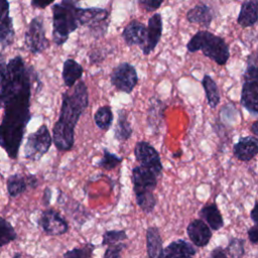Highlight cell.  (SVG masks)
Returning a JSON list of instances; mask_svg holds the SVG:
<instances>
[{
    "label": "cell",
    "instance_id": "obj_35",
    "mask_svg": "<svg viewBox=\"0 0 258 258\" xmlns=\"http://www.w3.org/2000/svg\"><path fill=\"white\" fill-rule=\"evenodd\" d=\"M139 5L147 12L156 11L164 0H137Z\"/></svg>",
    "mask_w": 258,
    "mask_h": 258
},
{
    "label": "cell",
    "instance_id": "obj_24",
    "mask_svg": "<svg viewBox=\"0 0 258 258\" xmlns=\"http://www.w3.org/2000/svg\"><path fill=\"white\" fill-rule=\"evenodd\" d=\"M133 130L128 120V112L125 109L117 111V122L114 128V137L119 142H125L132 136Z\"/></svg>",
    "mask_w": 258,
    "mask_h": 258
},
{
    "label": "cell",
    "instance_id": "obj_33",
    "mask_svg": "<svg viewBox=\"0 0 258 258\" xmlns=\"http://www.w3.org/2000/svg\"><path fill=\"white\" fill-rule=\"evenodd\" d=\"M128 239L127 233L125 230H109L105 231L102 236V243L103 246H108L110 244H115L119 242H123Z\"/></svg>",
    "mask_w": 258,
    "mask_h": 258
},
{
    "label": "cell",
    "instance_id": "obj_1",
    "mask_svg": "<svg viewBox=\"0 0 258 258\" xmlns=\"http://www.w3.org/2000/svg\"><path fill=\"white\" fill-rule=\"evenodd\" d=\"M34 81H39L38 75L32 66H26L22 56L16 55L6 62L0 89V109H4L0 123V147L11 159L18 157L26 127L31 119L30 99Z\"/></svg>",
    "mask_w": 258,
    "mask_h": 258
},
{
    "label": "cell",
    "instance_id": "obj_40",
    "mask_svg": "<svg viewBox=\"0 0 258 258\" xmlns=\"http://www.w3.org/2000/svg\"><path fill=\"white\" fill-rule=\"evenodd\" d=\"M51 197H52V191H51V188L46 186L43 190V195H42V204L45 206V207H48L49 204H50V201H51Z\"/></svg>",
    "mask_w": 258,
    "mask_h": 258
},
{
    "label": "cell",
    "instance_id": "obj_4",
    "mask_svg": "<svg viewBox=\"0 0 258 258\" xmlns=\"http://www.w3.org/2000/svg\"><path fill=\"white\" fill-rule=\"evenodd\" d=\"M189 52L202 50L203 54L219 66L227 63L230 57L229 45L225 39L208 30H200L186 43Z\"/></svg>",
    "mask_w": 258,
    "mask_h": 258
},
{
    "label": "cell",
    "instance_id": "obj_12",
    "mask_svg": "<svg viewBox=\"0 0 258 258\" xmlns=\"http://www.w3.org/2000/svg\"><path fill=\"white\" fill-rule=\"evenodd\" d=\"M37 223L42 231L49 236H60L69 231L68 221L53 208H46L43 210Z\"/></svg>",
    "mask_w": 258,
    "mask_h": 258
},
{
    "label": "cell",
    "instance_id": "obj_38",
    "mask_svg": "<svg viewBox=\"0 0 258 258\" xmlns=\"http://www.w3.org/2000/svg\"><path fill=\"white\" fill-rule=\"evenodd\" d=\"M10 4L8 0H0V21L9 15Z\"/></svg>",
    "mask_w": 258,
    "mask_h": 258
},
{
    "label": "cell",
    "instance_id": "obj_13",
    "mask_svg": "<svg viewBox=\"0 0 258 258\" xmlns=\"http://www.w3.org/2000/svg\"><path fill=\"white\" fill-rule=\"evenodd\" d=\"M162 35V18L159 13H154L148 20L146 27V40L141 48L144 55L150 54L155 49Z\"/></svg>",
    "mask_w": 258,
    "mask_h": 258
},
{
    "label": "cell",
    "instance_id": "obj_28",
    "mask_svg": "<svg viewBox=\"0 0 258 258\" xmlns=\"http://www.w3.org/2000/svg\"><path fill=\"white\" fill-rule=\"evenodd\" d=\"M94 121L96 126L103 130L108 131L113 124V112L110 106H101L94 114Z\"/></svg>",
    "mask_w": 258,
    "mask_h": 258
},
{
    "label": "cell",
    "instance_id": "obj_18",
    "mask_svg": "<svg viewBox=\"0 0 258 258\" xmlns=\"http://www.w3.org/2000/svg\"><path fill=\"white\" fill-rule=\"evenodd\" d=\"M197 254V250L192 243L187 242L184 239H178L168 244L162 251L161 258H189Z\"/></svg>",
    "mask_w": 258,
    "mask_h": 258
},
{
    "label": "cell",
    "instance_id": "obj_25",
    "mask_svg": "<svg viewBox=\"0 0 258 258\" xmlns=\"http://www.w3.org/2000/svg\"><path fill=\"white\" fill-rule=\"evenodd\" d=\"M202 86L204 88L206 99L210 108H217L221 102V95L216 81H214L210 75H204L202 79Z\"/></svg>",
    "mask_w": 258,
    "mask_h": 258
},
{
    "label": "cell",
    "instance_id": "obj_43",
    "mask_svg": "<svg viewBox=\"0 0 258 258\" xmlns=\"http://www.w3.org/2000/svg\"><path fill=\"white\" fill-rule=\"evenodd\" d=\"M250 218L255 225H258V209H257V202H255L253 209L250 212Z\"/></svg>",
    "mask_w": 258,
    "mask_h": 258
},
{
    "label": "cell",
    "instance_id": "obj_34",
    "mask_svg": "<svg viewBox=\"0 0 258 258\" xmlns=\"http://www.w3.org/2000/svg\"><path fill=\"white\" fill-rule=\"evenodd\" d=\"M127 248V244L123 242L110 244L104 252V258H119L121 257L122 252Z\"/></svg>",
    "mask_w": 258,
    "mask_h": 258
},
{
    "label": "cell",
    "instance_id": "obj_37",
    "mask_svg": "<svg viewBox=\"0 0 258 258\" xmlns=\"http://www.w3.org/2000/svg\"><path fill=\"white\" fill-rule=\"evenodd\" d=\"M210 257H212V258H227L228 256H227L225 248L222 246H218V247H215L211 251Z\"/></svg>",
    "mask_w": 258,
    "mask_h": 258
},
{
    "label": "cell",
    "instance_id": "obj_3",
    "mask_svg": "<svg viewBox=\"0 0 258 258\" xmlns=\"http://www.w3.org/2000/svg\"><path fill=\"white\" fill-rule=\"evenodd\" d=\"M79 0H61L52 5V40L57 46H61L72 32L80 26L78 21Z\"/></svg>",
    "mask_w": 258,
    "mask_h": 258
},
{
    "label": "cell",
    "instance_id": "obj_44",
    "mask_svg": "<svg viewBox=\"0 0 258 258\" xmlns=\"http://www.w3.org/2000/svg\"><path fill=\"white\" fill-rule=\"evenodd\" d=\"M257 125H258V121L255 120L250 126V131L253 133V136H255V137L258 136V127H257Z\"/></svg>",
    "mask_w": 258,
    "mask_h": 258
},
{
    "label": "cell",
    "instance_id": "obj_7",
    "mask_svg": "<svg viewBox=\"0 0 258 258\" xmlns=\"http://www.w3.org/2000/svg\"><path fill=\"white\" fill-rule=\"evenodd\" d=\"M52 144V137L45 124L27 136L23 153L24 157L30 161H38L45 155Z\"/></svg>",
    "mask_w": 258,
    "mask_h": 258
},
{
    "label": "cell",
    "instance_id": "obj_22",
    "mask_svg": "<svg viewBox=\"0 0 258 258\" xmlns=\"http://www.w3.org/2000/svg\"><path fill=\"white\" fill-rule=\"evenodd\" d=\"M84 68L74 58H68L63 61L61 78L67 88H72L79 80L82 79Z\"/></svg>",
    "mask_w": 258,
    "mask_h": 258
},
{
    "label": "cell",
    "instance_id": "obj_10",
    "mask_svg": "<svg viewBox=\"0 0 258 258\" xmlns=\"http://www.w3.org/2000/svg\"><path fill=\"white\" fill-rule=\"evenodd\" d=\"M24 43L32 54H39L49 46L41 16H36L29 22L24 35Z\"/></svg>",
    "mask_w": 258,
    "mask_h": 258
},
{
    "label": "cell",
    "instance_id": "obj_31",
    "mask_svg": "<svg viewBox=\"0 0 258 258\" xmlns=\"http://www.w3.org/2000/svg\"><path fill=\"white\" fill-rule=\"evenodd\" d=\"M227 256L231 258H242L245 255V240L232 237L225 248Z\"/></svg>",
    "mask_w": 258,
    "mask_h": 258
},
{
    "label": "cell",
    "instance_id": "obj_36",
    "mask_svg": "<svg viewBox=\"0 0 258 258\" xmlns=\"http://www.w3.org/2000/svg\"><path fill=\"white\" fill-rule=\"evenodd\" d=\"M247 235L250 243L252 245H257L258 244V225H253L247 230Z\"/></svg>",
    "mask_w": 258,
    "mask_h": 258
},
{
    "label": "cell",
    "instance_id": "obj_39",
    "mask_svg": "<svg viewBox=\"0 0 258 258\" xmlns=\"http://www.w3.org/2000/svg\"><path fill=\"white\" fill-rule=\"evenodd\" d=\"M55 0H31V5L34 8H40L43 9L45 7H47L48 5L52 4Z\"/></svg>",
    "mask_w": 258,
    "mask_h": 258
},
{
    "label": "cell",
    "instance_id": "obj_29",
    "mask_svg": "<svg viewBox=\"0 0 258 258\" xmlns=\"http://www.w3.org/2000/svg\"><path fill=\"white\" fill-rule=\"evenodd\" d=\"M102 151H103V155L99 159V161L95 164L96 167L101 168L103 170L110 171L122 163L123 158L121 156H118L117 154L112 153L105 147L102 149Z\"/></svg>",
    "mask_w": 258,
    "mask_h": 258
},
{
    "label": "cell",
    "instance_id": "obj_16",
    "mask_svg": "<svg viewBox=\"0 0 258 258\" xmlns=\"http://www.w3.org/2000/svg\"><path fill=\"white\" fill-rule=\"evenodd\" d=\"M121 36L128 46L138 45L142 48L146 40V26L138 20H131L123 29Z\"/></svg>",
    "mask_w": 258,
    "mask_h": 258
},
{
    "label": "cell",
    "instance_id": "obj_30",
    "mask_svg": "<svg viewBox=\"0 0 258 258\" xmlns=\"http://www.w3.org/2000/svg\"><path fill=\"white\" fill-rule=\"evenodd\" d=\"M17 239L14 227L5 218L0 217V248L4 247Z\"/></svg>",
    "mask_w": 258,
    "mask_h": 258
},
{
    "label": "cell",
    "instance_id": "obj_8",
    "mask_svg": "<svg viewBox=\"0 0 258 258\" xmlns=\"http://www.w3.org/2000/svg\"><path fill=\"white\" fill-rule=\"evenodd\" d=\"M79 25L87 26L95 37H102L106 34L109 25V12L104 8L78 7Z\"/></svg>",
    "mask_w": 258,
    "mask_h": 258
},
{
    "label": "cell",
    "instance_id": "obj_5",
    "mask_svg": "<svg viewBox=\"0 0 258 258\" xmlns=\"http://www.w3.org/2000/svg\"><path fill=\"white\" fill-rule=\"evenodd\" d=\"M158 177L149 168L137 165L132 169V184L137 206L145 213L151 214L156 206L157 200L153 194L157 185Z\"/></svg>",
    "mask_w": 258,
    "mask_h": 258
},
{
    "label": "cell",
    "instance_id": "obj_11",
    "mask_svg": "<svg viewBox=\"0 0 258 258\" xmlns=\"http://www.w3.org/2000/svg\"><path fill=\"white\" fill-rule=\"evenodd\" d=\"M135 159L140 165L152 170L157 177L162 176L163 166L158 151L147 141H138L134 147Z\"/></svg>",
    "mask_w": 258,
    "mask_h": 258
},
{
    "label": "cell",
    "instance_id": "obj_42",
    "mask_svg": "<svg viewBox=\"0 0 258 258\" xmlns=\"http://www.w3.org/2000/svg\"><path fill=\"white\" fill-rule=\"evenodd\" d=\"M5 69H6V62H5V57L0 54V89L2 87L3 79H4V74H5Z\"/></svg>",
    "mask_w": 258,
    "mask_h": 258
},
{
    "label": "cell",
    "instance_id": "obj_20",
    "mask_svg": "<svg viewBox=\"0 0 258 258\" xmlns=\"http://www.w3.org/2000/svg\"><path fill=\"white\" fill-rule=\"evenodd\" d=\"M185 17L189 23L200 24L208 28L214 18V12L213 9L206 4H198L187 11Z\"/></svg>",
    "mask_w": 258,
    "mask_h": 258
},
{
    "label": "cell",
    "instance_id": "obj_15",
    "mask_svg": "<svg viewBox=\"0 0 258 258\" xmlns=\"http://www.w3.org/2000/svg\"><path fill=\"white\" fill-rule=\"evenodd\" d=\"M258 153V139L255 136L240 137L233 145V155L236 159L248 162L255 158Z\"/></svg>",
    "mask_w": 258,
    "mask_h": 258
},
{
    "label": "cell",
    "instance_id": "obj_2",
    "mask_svg": "<svg viewBox=\"0 0 258 258\" xmlns=\"http://www.w3.org/2000/svg\"><path fill=\"white\" fill-rule=\"evenodd\" d=\"M89 106L88 87L84 81H78L61 94L59 116L52 128V143L60 152L73 149L76 126Z\"/></svg>",
    "mask_w": 258,
    "mask_h": 258
},
{
    "label": "cell",
    "instance_id": "obj_21",
    "mask_svg": "<svg viewBox=\"0 0 258 258\" xmlns=\"http://www.w3.org/2000/svg\"><path fill=\"white\" fill-rule=\"evenodd\" d=\"M146 251L149 258H161L162 257V239L159 229L155 226H150L146 229Z\"/></svg>",
    "mask_w": 258,
    "mask_h": 258
},
{
    "label": "cell",
    "instance_id": "obj_32",
    "mask_svg": "<svg viewBox=\"0 0 258 258\" xmlns=\"http://www.w3.org/2000/svg\"><path fill=\"white\" fill-rule=\"evenodd\" d=\"M95 245L91 243L84 244L80 247H76L72 250H69L62 254L66 258H90L94 255Z\"/></svg>",
    "mask_w": 258,
    "mask_h": 258
},
{
    "label": "cell",
    "instance_id": "obj_17",
    "mask_svg": "<svg viewBox=\"0 0 258 258\" xmlns=\"http://www.w3.org/2000/svg\"><path fill=\"white\" fill-rule=\"evenodd\" d=\"M165 108V104L159 98H157L156 96H152L150 98L149 106L146 113V123L147 127L155 133H158L160 130Z\"/></svg>",
    "mask_w": 258,
    "mask_h": 258
},
{
    "label": "cell",
    "instance_id": "obj_23",
    "mask_svg": "<svg viewBox=\"0 0 258 258\" xmlns=\"http://www.w3.org/2000/svg\"><path fill=\"white\" fill-rule=\"evenodd\" d=\"M258 20L257 0H246L242 3L237 22L243 28L252 27Z\"/></svg>",
    "mask_w": 258,
    "mask_h": 258
},
{
    "label": "cell",
    "instance_id": "obj_6",
    "mask_svg": "<svg viewBox=\"0 0 258 258\" xmlns=\"http://www.w3.org/2000/svg\"><path fill=\"white\" fill-rule=\"evenodd\" d=\"M241 105L252 115H258V69L256 52L247 58V67L243 75Z\"/></svg>",
    "mask_w": 258,
    "mask_h": 258
},
{
    "label": "cell",
    "instance_id": "obj_14",
    "mask_svg": "<svg viewBox=\"0 0 258 258\" xmlns=\"http://www.w3.org/2000/svg\"><path fill=\"white\" fill-rule=\"evenodd\" d=\"M186 234L190 242L197 247H206L212 239L211 228L201 219H194L186 227Z\"/></svg>",
    "mask_w": 258,
    "mask_h": 258
},
{
    "label": "cell",
    "instance_id": "obj_26",
    "mask_svg": "<svg viewBox=\"0 0 258 258\" xmlns=\"http://www.w3.org/2000/svg\"><path fill=\"white\" fill-rule=\"evenodd\" d=\"M7 191L11 198H16L25 192L28 188L26 175L21 173H14L8 176L6 181Z\"/></svg>",
    "mask_w": 258,
    "mask_h": 258
},
{
    "label": "cell",
    "instance_id": "obj_27",
    "mask_svg": "<svg viewBox=\"0 0 258 258\" xmlns=\"http://www.w3.org/2000/svg\"><path fill=\"white\" fill-rule=\"evenodd\" d=\"M15 30L13 27V19L9 15L0 21V45L3 49L10 46L14 41Z\"/></svg>",
    "mask_w": 258,
    "mask_h": 258
},
{
    "label": "cell",
    "instance_id": "obj_9",
    "mask_svg": "<svg viewBox=\"0 0 258 258\" xmlns=\"http://www.w3.org/2000/svg\"><path fill=\"white\" fill-rule=\"evenodd\" d=\"M111 85L119 92L131 94L138 84V75L135 67L124 61L116 66L110 75Z\"/></svg>",
    "mask_w": 258,
    "mask_h": 258
},
{
    "label": "cell",
    "instance_id": "obj_19",
    "mask_svg": "<svg viewBox=\"0 0 258 258\" xmlns=\"http://www.w3.org/2000/svg\"><path fill=\"white\" fill-rule=\"evenodd\" d=\"M199 217L213 231H218L224 227V219L216 203H211L204 206L199 211Z\"/></svg>",
    "mask_w": 258,
    "mask_h": 258
},
{
    "label": "cell",
    "instance_id": "obj_41",
    "mask_svg": "<svg viewBox=\"0 0 258 258\" xmlns=\"http://www.w3.org/2000/svg\"><path fill=\"white\" fill-rule=\"evenodd\" d=\"M26 180H27V184L28 187L30 188H35L38 186V178L35 174H26Z\"/></svg>",
    "mask_w": 258,
    "mask_h": 258
},
{
    "label": "cell",
    "instance_id": "obj_45",
    "mask_svg": "<svg viewBox=\"0 0 258 258\" xmlns=\"http://www.w3.org/2000/svg\"><path fill=\"white\" fill-rule=\"evenodd\" d=\"M21 256V254L20 253H16V254H14L13 255V257H20Z\"/></svg>",
    "mask_w": 258,
    "mask_h": 258
}]
</instances>
